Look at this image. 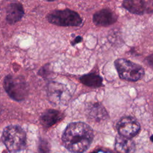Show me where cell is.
I'll return each mask as SVG.
<instances>
[{
  "label": "cell",
  "instance_id": "cell-1",
  "mask_svg": "<svg viewBox=\"0 0 153 153\" xmlns=\"http://www.w3.org/2000/svg\"><path fill=\"white\" fill-rule=\"evenodd\" d=\"M93 137V130L89 125L83 122H74L66 127L62 140L69 151L82 153L90 147Z\"/></svg>",
  "mask_w": 153,
  "mask_h": 153
},
{
  "label": "cell",
  "instance_id": "cell-2",
  "mask_svg": "<svg viewBox=\"0 0 153 153\" xmlns=\"http://www.w3.org/2000/svg\"><path fill=\"white\" fill-rule=\"evenodd\" d=\"M2 140L9 152L16 153L25 149L26 134L20 126L10 125L4 129Z\"/></svg>",
  "mask_w": 153,
  "mask_h": 153
},
{
  "label": "cell",
  "instance_id": "cell-3",
  "mask_svg": "<svg viewBox=\"0 0 153 153\" xmlns=\"http://www.w3.org/2000/svg\"><path fill=\"white\" fill-rule=\"evenodd\" d=\"M3 85L8 95L16 101L23 100L28 94V85L22 76L8 75L4 79Z\"/></svg>",
  "mask_w": 153,
  "mask_h": 153
},
{
  "label": "cell",
  "instance_id": "cell-4",
  "mask_svg": "<svg viewBox=\"0 0 153 153\" xmlns=\"http://www.w3.org/2000/svg\"><path fill=\"white\" fill-rule=\"evenodd\" d=\"M114 65L119 76L124 80L136 81L144 75V69L142 66L126 59H118Z\"/></svg>",
  "mask_w": 153,
  "mask_h": 153
},
{
  "label": "cell",
  "instance_id": "cell-5",
  "mask_svg": "<svg viewBox=\"0 0 153 153\" xmlns=\"http://www.w3.org/2000/svg\"><path fill=\"white\" fill-rule=\"evenodd\" d=\"M48 21L60 26H78L82 23V19L75 11L69 9L56 10L47 16Z\"/></svg>",
  "mask_w": 153,
  "mask_h": 153
},
{
  "label": "cell",
  "instance_id": "cell-6",
  "mask_svg": "<svg viewBox=\"0 0 153 153\" xmlns=\"http://www.w3.org/2000/svg\"><path fill=\"white\" fill-rule=\"evenodd\" d=\"M47 96L50 102L54 105L66 103L70 97L69 92L66 87L56 82L48 84Z\"/></svg>",
  "mask_w": 153,
  "mask_h": 153
},
{
  "label": "cell",
  "instance_id": "cell-7",
  "mask_svg": "<svg viewBox=\"0 0 153 153\" xmlns=\"http://www.w3.org/2000/svg\"><path fill=\"white\" fill-rule=\"evenodd\" d=\"M117 128L120 136L131 139L138 134L140 126L134 118L124 117L117 123Z\"/></svg>",
  "mask_w": 153,
  "mask_h": 153
},
{
  "label": "cell",
  "instance_id": "cell-8",
  "mask_svg": "<svg viewBox=\"0 0 153 153\" xmlns=\"http://www.w3.org/2000/svg\"><path fill=\"white\" fill-rule=\"evenodd\" d=\"M117 19L115 13L109 9H102L96 12L93 17V20L96 25L106 26L114 23Z\"/></svg>",
  "mask_w": 153,
  "mask_h": 153
},
{
  "label": "cell",
  "instance_id": "cell-9",
  "mask_svg": "<svg viewBox=\"0 0 153 153\" xmlns=\"http://www.w3.org/2000/svg\"><path fill=\"white\" fill-rule=\"evenodd\" d=\"M123 7L131 13L143 14L145 12L152 11V5L148 4V1H124Z\"/></svg>",
  "mask_w": 153,
  "mask_h": 153
},
{
  "label": "cell",
  "instance_id": "cell-10",
  "mask_svg": "<svg viewBox=\"0 0 153 153\" xmlns=\"http://www.w3.org/2000/svg\"><path fill=\"white\" fill-rule=\"evenodd\" d=\"M23 15L24 10L23 5L18 2L11 3L7 7L6 20L8 23L14 24L20 20Z\"/></svg>",
  "mask_w": 153,
  "mask_h": 153
},
{
  "label": "cell",
  "instance_id": "cell-11",
  "mask_svg": "<svg viewBox=\"0 0 153 153\" xmlns=\"http://www.w3.org/2000/svg\"><path fill=\"white\" fill-rule=\"evenodd\" d=\"M115 149L118 153H134L136 146L131 139L118 135L115 140Z\"/></svg>",
  "mask_w": 153,
  "mask_h": 153
},
{
  "label": "cell",
  "instance_id": "cell-12",
  "mask_svg": "<svg viewBox=\"0 0 153 153\" xmlns=\"http://www.w3.org/2000/svg\"><path fill=\"white\" fill-rule=\"evenodd\" d=\"M62 118L63 114L59 111L48 109L42 113L40 118V122L43 127L48 128L60 121Z\"/></svg>",
  "mask_w": 153,
  "mask_h": 153
},
{
  "label": "cell",
  "instance_id": "cell-13",
  "mask_svg": "<svg viewBox=\"0 0 153 153\" xmlns=\"http://www.w3.org/2000/svg\"><path fill=\"white\" fill-rule=\"evenodd\" d=\"M80 81L83 84L91 87H99L102 84V77L95 74L84 75L80 78Z\"/></svg>",
  "mask_w": 153,
  "mask_h": 153
},
{
  "label": "cell",
  "instance_id": "cell-14",
  "mask_svg": "<svg viewBox=\"0 0 153 153\" xmlns=\"http://www.w3.org/2000/svg\"><path fill=\"white\" fill-rule=\"evenodd\" d=\"M38 153H49V146L47 142L42 140L40 142L38 148Z\"/></svg>",
  "mask_w": 153,
  "mask_h": 153
},
{
  "label": "cell",
  "instance_id": "cell-15",
  "mask_svg": "<svg viewBox=\"0 0 153 153\" xmlns=\"http://www.w3.org/2000/svg\"><path fill=\"white\" fill-rule=\"evenodd\" d=\"M93 153H114L112 152H110V151H103V150H100L96 152H94Z\"/></svg>",
  "mask_w": 153,
  "mask_h": 153
},
{
  "label": "cell",
  "instance_id": "cell-16",
  "mask_svg": "<svg viewBox=\"0 0 153 153\" xmlns=\"http://www.w3.org/2000/svg\"><path fill=\"white\" fill-rule=\"evenodd\" d=\"M81 38L80 36H78V37H76V39H75V40H74V41L73 42L72 44L74 45V44L77 43V42H78L81 41Z\"/></svg>",
  "mask_w": 153,
  "mask_h": 153
}]
</instances>
